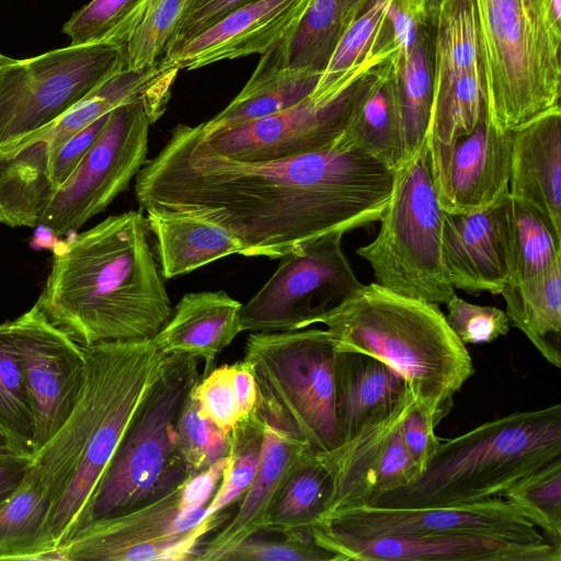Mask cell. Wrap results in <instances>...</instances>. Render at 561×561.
I'll return each instance as SVG.
<instances>
[{
  "instance_id": "obj_42",
  "label": "cell",
  "mask_w": 561,
  "mask_h": 561,
  "mask_svg": "<svg viewBox=\"0 0 561 561\" xmlns=\"http://www.w3.org/2000/svg\"><path fill=\"white\" fill-rule=\"evenodd\" d=\"M261 529L226 553L221 561H336L335 554L319 546L309 529Z\"/></svg>"
},
{
  "instance_id": "obj_29",
  "label": "cell",
  "mask_w": 561,
  "mask_h": 561,
  "mask_svg": "<svg viewBox=\"0 0 561 561\" xmlns=\"http://www.w3.org/2000/svg\"><path fill=\"white\" fill-rule=\"evenodd\" d=\"M50 504L47 489L28 468L0 502V560H60L48 523Z\"/></svg>"
},
{
  "instance_id": "obj_38",
  "label": "cell",
  "mask_w": 561,
  "mask_h": 561,
  "mask_svg": "<svg viewBox=\"0 0 561 561\" xmlns=\"http://www.w3.org/2000/svg\"><path fill=\"white\" fill-rule=\"evenodd\" d=\"M148 0H91L76 11L61 31L69 45L127 44Z\"/></svg>"
},
{
  "instance_id": "obj_16",
  "label": "cell",
  "mask_w": 561,
  "mask_h": 561,
  "mask_svg": "<svg viewBox=\"0 0 561 561\" xmlns=\"http://www.w3.org/2000/svg\"><path fill=\"white\" fill-rule=\"evenodd\" d=\"M8 325L19 353L34 419V454L62 426L84 380L83 346L34 305Z\"/></svg>"
},
{
  "instance_id": "obj_24",
  "label": "cell",
  "mask_w": 561,
  "mask_h": 561,
  "mask_svg": "<svg viewBox=\"0 0 561 561\" xmlns=\"http://www.w3.org/2000/svg\"><path fill=\"white\" fill-rule=\"evenodd\" d=\"M241 307L224 290L185 294L152 340L165 355L185 354L202 359L206 375L216 356L242 332Z\"/></svg>"
},
{
  "instance_id": "obj_26",
  "label": "cell",
  "mask_w": 561,
  "mask_h": 561,
  "mask_svg": "<svg viewBox=\"0 0 561 561\" xmlns=\"http://www.w3.org/2000/svg\"><path fill=\"white\" fill-rule=\"evenodd\" d=\"M408 391L402 376L383 362L357 352H337L335 411L341 443L389 414Z\"/></svg>"
},
{
  "instance_id": "obj_34",
  "label": "cell",
  "mask_w": 561,
  "mask_h": 561,
  "mask_svg": "<svg viewBox=\"0 0 561 561\" xmlns=\"http://www.w3.org/2000/svg\"><path fill=\"white\" fill-rule=\"evenodd\" d=\"M508 280L517 284L534 278L561 262V234L531 205L508 196Z\"/></svg>"
},
{
  "instance_id": "obj_39",
  "label": "cell",
  "mask_w": 561,
  "mask_h": 561,
  "mask_svg": "<svg viewBox=\"0 0 561 561\" xmlns=\"http://www.w3.org/2000/svg\"><path fill=\"white\" fill-rule=\"evenodd\" d=\"M0 426L15 447L34 454V419L8 321L0 324Z\"/></svg>"
},
{
  "instance_id": "obj_47",
  "label": "cell",
  "mask_w": 561,
  "mask_h": 561,
  "mask_svg": "<svg viewBox=\"0 0 561 561\" xmlns=\"http://www.w3.org/2000/svg\"><path fill=\"white\" fill-rule=\"evenodd\" d=\"M256 1L260 0H192L165 55L196 37L232 11Z\"/></svg>"
},
{
  "instance_id": "obj_51",
  "label": "cell",
  "mask_w": 561,
  "mask_h": 561,
  "mask_svg": "<svg viewBox=\"0 0 561 561\" xmlns=\"http://www.w3.org/2000/svg\"><path fill=\"white\" fill-rule=\"evenodd\" d=\"M232 367L239 410L241 416L245 417L255 408L259 399L256 381L251 368L245 362H236L232 364Z\"/></svg>"
},
{
  "instance_id": "obj_10",
  "label": "cell",
  "mask_w": 561,
  "mask_h": 561,
  "mask_svg": "<svg viewBox=\"0 0 561 561\" xmlns=\"http://www.w3.org/2000/svg\"><path fill=\"white\" fill-rule=\"evenodd\" d=\"M125 45H68L0 68V150L51 124L125 69Z\"/></svg>"
},
{
  "instance_id": "obj_49",
  "label": "cell",
  "mask_w": 561,
  "mask_h": 561,
  "mask_svg": "<svg viewBox=\"0 0 561 561\" xmlns=\"http://www.w3.org/2000/svg\"><path fill=\"white\" fill-rule=\"evenodd\" d=\"M226 465L227 456L206 470L192 476L182 485L180 508L183 513H192L209 504L220 483Z\"/></svg>"
},
{
  "instance_id": "obj_45",
  "label": "cell",
  "mask_w": 561,
  "mask_h": 561,
  "mask_svg": "<svg viewBox=\"0 0 561 561\" xmlns=\"http://www.w3.org/2000/svg\"><path fill=\"white\" fill-rule=\"evenodd\" d=\"M446 305V321L465 345L491 343L506 335L511 329L507 314L496 307L474 305L456 294Z\"/></svg>"
},
{
  "instance_id": "obj_46",
  "label": "cell",
  "mask_w": 561,
  "mask_h": 561,
  "mask_svg": "<svg viewBox=\"0 0 561 561\" xmlns=\"http://www.w3.org/2000/svg\"><path fill=\"white\" fill-rule=\"evenodd\" d=\"M440 421L430 409L413 401L401 422L404 446L421 471L432 459L440 440L434 431Z\"/></svg>"
},
{
  "instance_id": "obj_50",
  "label": "cell",
  "mask_w": 561,
  "mask_h": 561,
  "mask_svg": "<svg viewBox=\"0 0 561 561\" xmlns=\"http://www.w3.org/2000/svg\"><path fill=\"white\" fill-rule=\"evenodd\" d=\"M32 454L13 445H0V502L23 481L32 462Z\"/></svg>"
},
{
  "instance_id": "obj_20",
  "label": "cell",
  "mask_w": 561,
  "mask_h": 561,
  "mask_svg": "<svg viewBox=\"0 0 561 561\" xmlns=\"http://www.w3.org/2000/svg\"><path fill=\"white\" fill-rule=\"evenodd\" d=\"M467 214H444L442 257L454 288L499 295L508 280L507 202Z\"/></svg>"
},
{
  "instance_id": "obj_32",
  "label": "cell",
  "mask_w": 561,
  "mask_h": 561,
  "mask_svg": "<svg viewBox=\"0 0 561 561\" xmlns=\"http://www.w3.org/2000/svg\"><path fill=\"white\" fill-rule=\"evenodd\" d=\"M434 23L423 24L404 59L390 57V82L400 114L405 160L426 144L433 102Z\"/></svg>"
},
{
  "instance_id": "obj_18",
  "label": "cell",
  "mask_w": 561,
  "mask_h": 561,
  "mask_svg": "<svg viewBox=\"0 0 561 561\" xmlns=\"http://www.w3.org/2000/svg\"><path fill=\"white\" fill-rule=\"evenodd\" d=\"M314 541L336 561H561V542L548 538L461 535L353 537L310 526Z\"/></svg>"
},
{
  "instance_id": "obj_4",
  "label": "cell",
  "mask_w": 561,
  "mask_h": 561,
  "mask_svg": "<svg viewBox=\"0 0 561 561\" xmlns=\"http://www.w3.org/2000/svg\"><path fill=\"white\" fill-rule=\"evenodd\" d=\"M337 352L373 356L404 379L414 401L443 420L454 396L474 374L472 358L438 305L363 285L324 314Z\"/></svg>"
},
{
  "instance_id": "obj_33",
  "label": "cell",
  "mask_w": 561,
  "mask_h": 561,
  "mask_svg": "<svg viewBox=\"0 0 561 561\" xmlns=\"http://www.w3.org/2000/svg\"><path fill=\"white\" fill-rule=\"evenodd\" d=\"M319 78L320 73L312 71L252 73L222 111L196 127L202 135L208 136L285 111L309 96Z\"/></svg>"
},
{
  "instance_id": "obj_21",
  "label": "cell",
  "mask_w": 561,
  "mask_h": 561,
  "mask_svg": "<svg viewBox=\"0 0 561 561\" xmlns=\"http://www.w3.org/2000/svg\"><path fill=\"white\" fill-rule=\"evenodd\" d=\"M309 0H260L224 16L161 61L195 70L221 60L264 55L299 22Z\"/></svg>"
},
{
  "instance_id": "obj_7",
  "label": "cell",
  "mask_w": 561,
  "mask_h": 561,
  "mask_svg": "<svg viewBox=\"0 0 561 561\" xmlns=\"http://www.w3.org/2000/svg\"><path fill=\"white\" fill-rule=\"evenodd\" d=\"M201 362L185 354L167 355L92 492L82 528L152 503L194 476L178 449L175 426L185 399L203 375Z\"/></svg>"
},
{
  "instance_id": "obj_13",
  "label": "cell",
  "mask_w": 561,
  "mask_h": 561,
  "mask_svg": "<svg viewBox=\"0 0 561 561\" xmlns=\"http://www.w3.org/2000/svg\"><path fill=\"white\" fill-rule=\"evenodd\" d=\"M181 488L137 510L93 520L60 550L64 561H195L211 533L232 515H209L208 505L180 508Z\"/></svg>"
},
{
  "instance_id": "obj_17",
  "label": "cell",
  "mask_w": 561,
  "mask_h": 561,
  "mask_svg": "<svg viewBox=\"0 0 561 561\" xmlns=\"http://www.w3.org/2000/svg\"><path fill=\"white\" fill-rule=\"evenodd\" d=\"M413 401L408 388L402 400L385 417L363 427L334 449L316 453L331 481L322 515L369 504L379 494L407 485L419 477L421 470L411 459L400 431Z\"/></svg>"
},
{
  "instance_id": "obj_23",
  "label": "cell",
  "mask_w": 561,
  "mask_h": 561,
  "mask_svg": "<svg viewBox=\"0 0 561 561\" xmlns=\"http://www.w3.org/2000/svg\"><path fill=\"white\" fill-rule=\"evenodd\" d=\"M309 451L312 450L307 445L290 438L264 419L262 451L254 480L231 517L204 540L197 560H220L242 540L263 529L274 494Z\"/></svg>"
},
{
  "instance_id": "obj_53",
  "label": "cell",
  "mask_w": 561,
  "mask_h": 561,
  "mask_svg": "<svg viewBox=\"0 0 561 561\" xmlns=\"http://www.w3.org/2000/svg\"><path fill=\"white\" fill-rule=\"evenodd\" d=\"M60 240L61 239L55 234L53 229L44 224H39L35 227V231L30 241V245L33 250L36 251L43 249L53 251L58 245Z\"/></svg>"
},
{
  "instance_id": "obj_35",
  "label": "cell",
  "mask_w": 561,
  "mask_h": 561,
  "mask_svg": "<svg viewBox=\"0 0 561 561\" xmlns=\"http://www.w3.org/2000/svg\"><path fill=\"white\" fill-rule=\"evenodd\" d=\"M328 471L314 451L306 454L287 474L265 514L263 529H309L324 512L330 496Z\"/></svg>"
},
{
  "instance_id": "obj_25",
  "label": "cell",
  "mask_w": 561,
  "mask_h": 561,
  "mask_svg": "<svg viewBox=\"0 0 561 561\" xmlns=\"http://www.w3.org/2000/svg\"><path fill=\"white\" fill-rule=\"evenodd\" d=\"M375 0H309L291 31L262 55L253 73L283 71L322 73L345 31Z\"/></svg>"
},
{
  "instance_id": "obj_37",
  "label": "cell",
  "mask_w": 561,
  "mask_h": 561,
  "mask_svg": "<svg viewBox=\"0 0 561 561\" xmlns=\"http://www.w3.org/2000/svg\"><path fill=\"white\" fill-rule=\"evenodd\" d=\"M264 419L257 405L229 434V451L221 481L208 504L209 515L238 505L256 474L263 443Z\"/></svg>"
},
{
  "instance_id": "obj_31",
  "label": "cell",
  "mask_w": 561,
  "mask_h": 561,
  "mask_svg": "<svg viewBox=\"0 0 561 561\" xmlns=\"http://www.w3.org/2000/svg\"><path fill=\"white\" fill-rule=\"evenodd\" d=\"M466 73L482 75L474 3L443 0L434 21L432 112Z\"/></svg>"
},
{
  "instance_id": "obj_40",
  "label": "cell",
  "mask_w": 561,
  "mask_h": 561,
  "mask_svg": "<svg viewBox=\"0 0 561 561\" xmlns=\"http://www.w3.org/2000/svg\"><path fill=\"white\" fill-rule=\"evenodd\" d=\"M191 1H147L142 18L126 44L125 69L139 70L160 62Z\"/></svg>"
},
{
  "instance_id": "obj_2",
  "label": "cell",
  "mask_w": 561,
  "mask_h": 561,
  "mask_svg": "<svg viewBox=\"0 0 561 561\" xmlns=\"http://www.w3.org/2000/svg\"><path fill=\"white\" fill-rule=\"evenodd\" d=\"M140 210L113 215L54 255L36 306L82 346L153 339L173 308Z\"/></svg>"
},
{
  "instance_id": "obj_15",
  "label": "cell",
  "mask_w": 561,
  "mask_h": 561,
  "mask_svg": "<svg viewBox=\"0 0 561 561\" xmlns=\"http://www.w3.org/2000/svg\"><path fill=\"white\" fill-rule=\"evenodd\" d=\"M311 526L365 538L486 535L550 539L505 499L420 508L363 504L324 514Z\"/></svg>"
},
{
  "instance_id": "obj_41",
  "label": "cell",
  "mask_w": 561,
  "mask_h": 561,
  "mask_svg": "<svg viewBox=\"0 0 561 561\" xmlns=\"http://www.w3.org/2000/svg\"><path fill=\"white\" fill-rule=\"evenodd\" d=\"M503 499L522 508L547 537L561 542V461L528 477Z\"/></svg>"
},
{
  "instance_id": "obj_27",
  "label": "cell",
  "mask_w": 561,
  "mask_h": 561,
  "mask_svg": "<svg viewBox=\"0 0 561 561\" xmlns=\"http://www.w3.org/2000/svg\"><path fill=\"white\" fill-rule=\"evenodd\" d=\"M146 211L164 279L231 254H242L240 241L218 222L179 210L149 208Z\"/></svg>"
},
{
  "instance_id": "obj_5",
  "label": "cell",
  "mask_w": 561,
  "mask_h": 561,
  "mask_svg": "<svg viewBox=\"0 0 561 561\" xmlns=\"http://www.w3.org/2000/svg\"><path fill=\"white\" fill-rule=\"evenodd\" d=\"M561 461V405L513 412L439 440L411 483L368 505L420 508L503 496L528 477Z\"/></svg>"
},
{
  "instance_id": "obj_11",
  "label": "cell",
  "mask_w": 561,
  "mask_h": 561,
  "mask_svg": "<svg viewBox=\"0 0 561 561\" xmlns=\"http://www.w3.org/2000/svg\"><path fill=\"white\" fill-rule=\"evenodd\" d=\"M389 58L332 96L310 94L285 111L208 136L202 135L196 125L191 130L205 149L243 162H266L323 150L343 136L387 72Z\"/></svg>"
},
{
  "instance_id": "obj_54",
  "label": "cell",
  "mask_w": 561,
  "mask_h": 561,
  "mask_svg": "<svg viewBox=\"0 0 561 561\" xmlns=\"http://www.w3.org/2000/svg\"><path fill=\"white\" fill-rule=\"evenodd\" d=\"M5 444H10V445H13L15 447V445L12 443L11 438L8 436V434L0 426V445H5Z\"/></svg>"
},
{
  "instance_id": "obj_8",
  "label": "cell",
  "mask_w": 561,
  "mask_h": 561,
  "mask_svg": "<svg viewBox=\"0 0 561 561\" xmlns=\"http://www.w3.org/2000/svg\"><path fill=\"white\" fill-rule=\"evenodd\" d=\"M336 353L325 329L252 332L244 345L242 360L254 375L263 417L314 453L341 444Z\"/></svg>"
},
{
  "instance_id": "obj_9",
  "label": "cell",
  "mask_w": 561,
  "mask_h": 561,
  "mask_svg": "<svg viewBox=\"0 0 561 561\" xmlns=\"http://www.w3.org/2000/svg\"><path fill=\"white\" fill-rule=\"evenodd\" d=\"M444 214L425 144L394 170L379 232L374 241L356 250L370 264L377 284L427 302H447L455 288L442 257Z\"/></svg>"
},
{
  "instance_id": "obj_48",
  "label": "cell",
  "mask_w": 561,
  "mask_h": 561,
  "mask_svg": "<svg viewBox=\"0 0 561 561\" xmlns=\"http://www.w3.org/2000/svg\"><path fill=\"white\" fill-rule=\"evenodd\" d=\"M107 116L108 113L75 134L50 154L49 178L56 191L68 179L84 157L85 152L89 150L103 127Z\"/></svg>"
},
{
  "instance_id": "obj_52",
  "label": "cell",
  "mask_w": 561,
  "mask_h": 561,
  "mask_svg": "<svg viewBox=\"0 0 561 561\" xmlns=\"http://www.w3.org/2000/svg\"><path fill=\"white\" fill-rule=\"evenodd\" d=\"M443 0H398L403 9L416 20L434 22L437 9Z\"/></svg>"
},
{
  "instance_id": "obj_44",
  "label": "cell",
  "mask_w": 561,
  "mask_h": 561,
  "mask_svg": "<svg viewBox=\"0 0 561 561\" xmlns=\"http://www.w3.org/2000/svg\"><path fill=\"white\" fill-rule=\"evenodd\" d=\"M198 415L226 434L242 419L233 383L232 365H221L202 375L190 393Z\"/></svg>"
},
{
  "instance_id": "obj_14",
  "label": "cell",
  "mask_w": 561,
  "mask_h": 561,
  "mask_svg": "<svg viewBox=\"0 0 561 561\" xmlns=\"http://www.w3.org/2000/svg\"><path fill=\"white\" fill-rule=\"evenodd\" d=\"M152 123L142 102L112 110L84 157L53 195L41 224L61 238L105 210L146 163Z\"/></svg>"
},
{
  "instance_id": "obj_36",
  "label": "cell",
  "mask_w": 561,
  "mask_h": 561,
  "mask_svg": "<svg viewBox=\"0 0 561 561\" xmlns=\"http://www.w3.org/2000/svg\"><path fill=\"white\" fill-rule=\"evenodd\" d=\"M387 72L369 93L342 139L396 170L405 160L399 110Z\"/></svg>"
},
{
  "instance_id": "obj_12",
  "label": "cell",
  "mask_w": 561,
  "mask_h": 561,
  "mask_svg": "<svg viewBox=\"0 0 561 561\" xmlns=\"http://www.w3.org/2000/svg\"><path fill=\"white\" fill-rule=\"evenodd\" d=\"M343 234L327 233L282 256L271 278L242 305L241 330L305 329L360 288L342 249Z\"/></svg>"
},
{
  "instance_id": "obj_30",
  "label": "cell",
  "mask_w": 561,
  "mask_h": 561,
  "mask_svg": "<svg viewBox=\"0 0 561 561\" xmlns=\"http://www.w3.org/2000/svg\"><path fill=\"white\" fill-rule=\"evenodd\" d=\"M504 298L511 325L519 329L556 368H561V262L517 284H506Z\"/></svg>"
},
{
  "instance_id": "obj_3",
  "label": "cell",
  "mask_w": 561,
  "mask_h": 561,
  "mask_svg": "<svg viewBox=\"0 0 561 561\" xmlns=\"http://www.w3.org/2000/svg\"><path fill=\"white\" fill-rule=\"evenodd\" d=\"M83 350L79 399L57 433L33 454L30 466L50 496L48 523L57 549L82 528L92 492L167 357L152 339Z\"/></svg>"
},
{
  "instance_id": "obj_28",
  "label": "cell",
  "mask_w": 561,
  "mask_h": 561,
  "mask_svg": "<svg viewBox=\"0 0 561 561\" xmlns=\"http://www.w3.org/2000/svg\"><path fill=\"white\" fill-rule=\"evenodd\" d=\"M49 150L42 139L0 150V224L35 228L56 192Z\"/></svg>"
},
{
  "instance_id": "obj_1",
  "label": "cell",
  "mask_w": 561,
  "mask_h": 561,
  "mask_svg": "<svg viewBox=\"0 0 561 561\" xmlns=\"http://www.w3.org/2000/svg\"><path fill=\"white\" fill-rule=\"evenodd\" d=\"M394 170L344 141L296 157L243 162L205 149L176 125L136 175L141 208L185 211L218 222L242 255L280 259L330 232L380 219Z\"/></svg>"
},
{
  "instance_id": "obj_55",
  "label": "cell",
  "mask_w": 561,
  "mask_h": 561,
  "mask_svg": "<svg viewBox=\"0 0 561 561\" xmlns=\"http://www.w3.org/2000/svg\"><path fill=\"white\" fill-rule=\"evenodd\" d=\"M12 60H13V58L0 53V68L10 64Z\"/></svg>"
},
{
  "instance_id": "obj_6",
  "label": "cell",
  "mask_w": 561,
  "mask_h": 561,
  "mask_svg": "<svg viewBox=\"0 0 561 561\" xmlns=\"http://www.w3.org/2000/svg\"><path fill=\"white\" fill-rule=\"evenodd\" d=\"M473 3L490 124L506 133L561 110V22L540 0Z\"/></svg>"
},
{
  "instance_id": "obj_22",
  "label": "cell",
  "mask_w": 561,
  "mask_h": 561,
  "mask_svg": "<svg viewBox=\"0 0 561 561\" xmlns=\"http://www.w3.org/2000/svg\"><path fill=\"white\" fill-rule=\"evenodd\" d=\"M508 193L542 213L561 234V110L511 131Z\"/></svg>"
},
{
  "instance_id": "obj_43",
  "label": "cell",
  "mask_w": 561,
  "mask_h": 561,
  "mask_svg": "<svg viewBox=\"0 0 561 561\" xmlns=\"http://www.w3.org/2000/svg\"><path fill=\"white\" fill-rule=\"evenodd\" d=\"M175 431L178 449L192 474L228 455L229 434L202 419L190 394L182 405Z\"/></svg>"
},
{
  "instance_id": "obj_19",
  "label": "cell",
  "mask_w": 561,
  "mask_h": 561,
  "mask_svg": "<svg viewBox=\"0 0 561 561\" xmlns=\"http://www.w3.org/2000/svg\"><path fill=\"white\" fill-rule=\"evenodd\" d=\"M426 145L433 182L445 213L482 210L508 194L511 131L492 126L486 113L469 135L447 146Z\"/></svg>"
}]
</instances>
